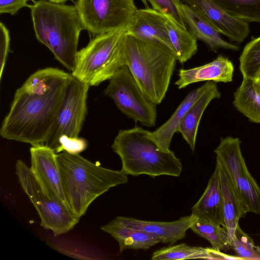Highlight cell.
I'll use <instances>...</instances> for the list:
<instances>
[{
	"label": "cell",
	"instance_id": "cell-1",
	"mask_svg": "<svg viewBox=\"0 0 260 260\" xmlns=\"http://www.w3.org/2000/svg\"><path fill=\"white\" fill-rule=\"evenodd\" d=\"M70 75L56 68L31 75L16 90L1 136L32 146L44 145L54 128Z\"/></svg>",
	"mask_w": 260,
	"mask_h": 260
},
{
	"label": "cell",
	"instance_id": "cell-2",
	"mask_svg": "<svg viewBox=\"0 0 260 260\" xmlns=\"http://www.w3.org/2000/svg\"><path fill=\"white\" fill-rule=\"evenodd\" d=\"M28 7L37 40L51 51L56 59L72 71L80 35L84 29L76 5L39 0Z\"/></svg>",
	"mask_w": 260,
	"mask_h": 260
},
{
	"label": "cell",
	"instance_id": "cell-3",
	"mask_svg": "<svg viewBox=\"0 0 260 260\" xmlns=\"http://www.w3.org/2000/svg\"><path fill=\"white\" fill-rule=\"evenodd\" d=\"M64 193L70 208L80 218L97 198L111 188L127 182L121 170L102 167L79 154H57Z\"/></svg>",
	"mask_w": 260,
	"mask_h": 260
},
{
	"label": "cell",
	"instance_id": "cell-4",
	"mask_svg": "<svg viewBox=\"0 0 260 260\" xmlns=\"http://www.w3.org/2000/svg\"><path fill=\"white\" fill-rule=\"evenodd\" d=\"M176 61L174 53L164 46L126 32L124 64L143 93L156 105L165 97Z\"/></svg>",
	"mask_w": 260,
	"mask_h": 260
},
{
	"label": "cell",
	"instance_id": "cell-5",
	"mask_svg": "<svg viewBox=\"0 0 260 260\" xmlns=\"http://www.w3.org/2000/svg\"><path fill=\"white\" fill-rule=\"evenodd\" d=\"M149 131L139 126L120 130L111 148L120 158L121 171L127 175L178 177L182 163L173 151H163L148 136Z\"/></svg>",
	"mask_w": 260,
	"mask_h": 260
},
{
	"label": "cell",
	"instance_id": "cell-6",
	"mask_svg": "<svg viewBox=\"0 0 260 260\" xmlns=\"http://www.w3.org/2000/svg\"><path fill=\"white\" fill-rule=\"evenodd\" d=\"M126 32L119 29L93 36L78 51L71 75L89 87L109 80L124 64Z\"/></svg>",
	"mask_w": 260,
	"mask_h": 260
},
{
	"label": "cell",
	"instance_id": "cell-7",
	"mask_svg": "<svg viewBox=\"0 0 260 260\" xmlns=\"http://www.w3.org/2000/svg\"><path fill=\"white\" fill-rule=\"evenodd\" d=\"M16 174L22 189L37 210L43 228L57 236L68 233L78 223L80 218L52 194L21 159L16 161Z\"/></svg>",
	"mask_w": 260,
	"mask_h": 260
},
{
	"label": "cell",
	"instance_id": "cell-8",
	"mask_svg": "<svg viewBox=\"0 0 260 260\" xmlns=\"http://www.w3.org/2000/svg\"><path fill=\"white\" fill-rule=\"evenodd\" d=\"M109 80L105 94L122 113L145 126L155 125L157 105L143 93L126 65L121 66Z\"/></svg>",
	"mask_w": 260,
	"mask_h": 260
},
{
	"label": "cell",
	"instance_id": "cell-9",
	"mask_svg": "<svg viewBox=\"0 0 260 260\" xmlns=\"http://www.w3.org/2000/svg\"><path fill=\"white\" fill-rule=\"evenodd\" d=\"M75 5L84 29L93 36L127 30L138 10L134 0H77Z\"/></svg>",
	"mask_w": 260,
	"mask_h": 260
},
{
	"label": "cell",
	"instance_id": "cell-10",
	"mask_svg": "<svg viewBox=\"0 0 260 260\" xmlns=\"http://www.w3.org/2000/svg\"><path fill=\"white\" fill-rule=\"evenodd\" d=\"M238 138H221L214 152L248 212L260 213V187L250 174L241 150Z\"/></svg>",
	"mask_w": 260,
	"mask_h": 260
},
{
	"label": "cell",
	"instance_id": "cell-11",
	"mask_svg": "<svg viewBox=\"0 0 260 260\" xmlns=\"http://www.w3.org/2000/svg\"><path fill=\"white\" fill-rule=\"evenodd\" d=\"M89 88L71 74L54 128L44 145L54 151L61 138L79 137L87 112Z\"/></svg>",
	"mask_w": 260,
	"mask_h": 260
},
{
	"label": "cell",
	"instance_id": "cell-12",
	"mask_svg": "<svg viewBox=\"0 0 260 260\" xmlns=\"http://www.w3.org/2000/svg\"><path fill=\"white\" fill-rule=\"evenodd\" d=\"M30 153V168L36 178L52 194L70 209L63 187L57 153L45 145L32 146Z\"/></svg>",
	"mask_w": 260,
	"mask_h": 260
},
{
	"label": "cell",
	"instance_id": "cell-13",
	"mask_svg": "<svg viewBox=\"0 0 260 260\" xmlns=\"http://www.w3.org/2000/svg\"><path fill=\"white\" fill-rule=\"evenodd\" d=\"M183 1L201 12L230 41L240 44L249 36V23L231 15L212 0Z\"/></svg>",
	"mask_w": 260,
	"mask_h": 260
},
{
	"label": "cell",
	"instance_id": "cell-14",
	"mask_svg": "<svg viewBox=\"0 0 260 260\" xmlns=\"http://www.w3.org/2000/svg\"><path fill=\"white\" fill-rule=\"evenodd\" d=\"M168 18L149 7L138 9L127 32L137 38L160 44L174 53L166 27Z\"/></svg>",
	"mask_w": 260,
	"mask_h": 260
},
{
	"label": "cell",
	"instance_id": "cell-15",
	"mask_svg": "<svg viewBox=\"0 0 260 260\" xmlns=\"http://www.w3.org/2000/svg\"><path fill=\"white\" fill-rule=\"evenodd\" d=\"M115 218L127 226L143 230L155 236L161 243L173 245L186 237V231L190 229L198 217L191 214L172 222L145 221L123 216Z\"/></svg>",
	"mask_w": 260,
	"mask_h": 260
},
{
	"label": "cell",
	"instance_id": "cell-16",
	"mask_svg": "<svg viewBox=\"0 0 260 260\" xmlns=\"http://www.w3.org/2000/svg\"><path fill=\"white\" fill-rule=\"evenodd\" d=\"M234 66L228 57L219 55L212 61L201 66L178 71V79L175 82L178 89L201 81L231 82L233 81Z\"/></svg>",
	"mask_w": 260,
	"mask_h": 260
},
{
	"label": "cell",
	"instance_id": "cell-17",
	"mask_svg": "<svg viewBox=\"0 0 260 260\" xmlns=\"http://www.w3.org/2000/svg\"><path fill=\"white\" fill-rule=\"evenodd\" d=\"M181 13L189 31L197 40L203 42L210 50L217 52L218 49L238 51V45L224 40L210 21L197 9L182 3Z\"/></svg>",
	"mask_w": 260,
	"mask_h": 260
},
{
	"label": "cell",
	"instance_id": "cell-18",
	"mask_svg": "<svg viewBox=\"0 0 260 260\" xmlns=\"http://www.w3.org/2000/svg\"><path fill=\"white\" fill-rule=\"evenodd\" d=\"M216 165L219 172L224 223L232 240L240 219L244 217L248 211L227 172L217 160Z\"/></svg>",
	"mask_w": 260,
	"mask_h": 260
},
{
	"label": "cell",
	"instance_id": "cell-19",
	"mask_svg": "<svg viewBox=\"0 0 260 260\" xmlns=\"http://www.w3.org/2000/svg\"><path fill=\"white\" fill-rule=\"evenodd\" d=\"M220 96L216 83L209 81L207 88L191 106L180 124L178 133L182 135L193 152L202 115L210 103L213 100L220 99Z\"/></svg>",
	"mask_w": 260,
	"mask_h": 260
},
{
	"label": "cell",
	"instance_id": "cell-20",
	"mask_svg": "<svg viewBox=\"0 0 260 260\" xmlns=\"http://www.w3.org/2000/svg\"><path fill=\"white\" fill-rule=\"evenodd\" d=\"M209 81L191 91L176 109L171 117L153 132L149 131L148 137L163 151H169L170 144L175 133H178L180 124L186 112L197 99L207 88Z\"/></svg>",
	"mask_w": 260,
	"mask_h": 260
},
{
	"label": "cell",
	"instance_id": "cell-21",
	"mask_svg": "<svg viewBox=\"0 0 260 260\" xmlns=\"http://www.w3.org/2000/svg\"><path fill=\"white\" fill-rule=\"evenodd\" d=\"M191 214L211 220L225 228L219 172L216 165L204 192L191 208Z\"/></svg>",
	"mask_w": 260,
	"mask_h": 260
},
{
	"label": "cell",
	"instance_id": "cell-22",
	"mask_svg": "<svg viewBox=\"0 0 260 260\" xmlns=\"http://www.w3.org/2000/svg\"><path fill=\"white\" fill-rule=\"evenodd\" d=\"M101 229L117 241L120 252L128 249L147 250L160 242L155 236L143 230L127 226L116 218L101 227Z\"/></svg>",
	"mask_w": 260,
	"mask_h": 260
},
{
	"label": "cell",
	"instance_id": "cell-23",
	"mask_svg": "<svg viewBox=\"0 0 260 260\" xmlns=\"http://www.w3.org/2000/svg\"><path fill=\"white\" fill-rule=\"evenodd\" d=\"M202 258L208 259H242L238 256L226 254L213 248L189 246L185 243L164 247L155 251L152 260H183Z\"/></svg>",
	"mask_w": 260,
	"mask_h": 260
},
{
	"label": "cell",
	"instance_id": "cell-24",
	"mask_svg": "<svg viewBox=\"0 0 260 260\" xmlns=\"http://www.w3.org/2000/svg\"><path fill=\"white\" fill-rule=\"evenodd\" d=\"M233 105L250 121L260 123V91L256 88L252 79L243 77L234 93Z\"/></svg>",
	"mask_w": 260,
	"mask_h": 260
},
{
	"label": "cell",
	"instance_id": "cell-25",
	"mask_svg": "<svg viewBox=\"0 0 260 260\" xmlns=\"http://www.w3.org/2000/svg\"><path fill=\"white\" fill-rule=\"evenodd\" d=\"M166 27L177 60L183 64L196 54L197 39L192 33L168 18Z\"/></svg>",
	"mask_w": 260,
	"mask_h": 260
},
{
	"label": "cell",
	"instance_id": "cell-26",
	"mask_svg": "<svg viewBox=\"0 0 260 260\" xmlns=\"http://www.w3.org/2000/svg\"><path fill=\"white\" fill-rule=\"evenodd\" d=\"M190 229L208 241L216 250L226 251L232 248V240L226 229L211 220L198 217Z\"/></svg>",
	"mask_w": 260,
	"mask_h": 260
},
{
	"label": "cell",
	"instance_id": "cell-27",
	"mask_svg": "<svg viewBox=\"0 0 260 260\" xmlns=\"http://www.w3.org/2000/svg\"><path fill=\"white\" fill-rule=\"evenodd\" d=\"M228 13L247 23H260V0H212Z\"/></svg>",
	"mask_w": 260,
	"mask_h": 260
},
{
	"label": "cell",
	"instance_id": "cell-28",
	"mask_svg": "<svg viewBox=\"0 0 260 260\" xmlns=\"http://www.w3.org/2000/svg\"><path fill=\"white\" fill-rule=\"evenodd\" d=\"M260 68V36L244 47L239 57V69L243 77L252 78Z\"/></svg>",
	"mask_w": 260,
	"mask_h": 260
},
{
	"label": "cell",
	"instance_id": "cell-29",
	"mask_svg": "<svg viewBox=\"0 0 260 260\" xmlns=\"http://www.w3.org/2000/svg\"><path fill=\"white\" fill-rule=\"evenodd\" d=\"M232 243V248L242 259H260V253L252 239L241 230L239 225L235 230Z\"/></svg>",
	"mask_w": 260,
	"mask_h": 260
},
{
	"label": "cell",
	"instance_id": "cell-30",
	"mask_svg": "<svg viewBox=\"0 0 260 260\" xmlns=\"http://www.w3.org/2000/svg\"><path fill=\"white\" fill-rule=\"evenodd\" d=\"M154 10L163 14L181 27L186 28L181 13V0H147Z\"/></svg>",
	"mask_w": 260,
	"mask_h": 260
},
{
	"label": "cell",
	"instance_id": "cell-31",
	"mask_svg": "<svg viewBox=\"0 0 260 260\" xmlns=\"http://www.w3.org/2000/svg\"><path fill=\"white\" fill-rule=\"evenodd\" d=\"M87 147L86 140L81 138H69L63 137L59 139L55 149L56 153L66 152L73 154H79Z\"/></svg>",
	"mask_w": 260,
	"mask_h": 260
},
{
	"label": "cell",
	"instance_id": "cell-32",
	"mask_svg": "<svg viewBox=\"0 0 260 260\" xmlns=\"http://www.w3.org/2000/svg\"><path fill=\"white\" fill-rule=\"evenodd\" d=\"M10 37L9 30L2 22L0 23V79L1 80L7 59Z\"/></svg>",
	"mask_w": 260,
	"mask_h": 260
},
{
	"label": "cell",
	"instance_id": "cell-33",
	"mask_svg": "<svg viewBox=\"0 0 260 260\" xmlns=\"http://www.w3.org/2000/svg\"><path fill=\"white\" fill-rule=\"evenodd\" d=\"M31 0H0V14L15 15L22 8L28 7L27 2Z\"/></svg>",
	"mask_w": 260,
	"mask_h": 260
},
{
	"label": "cell",
	"instance_id": "cell-34",
	"mask_svg": "<svg viewBox=\"0 0 260 260\" xmlns=\"http://www.w3.org/2000/svg\"><path fill=\"white\" fill-rule=\"evenodd\" d=\"M252 79L253 80L254 84L256 88L258 90L260 91V68L257 71Z\"/></svg>",
	"mask_w": 260,
	"mask_h": 260
},
{
	"label": "cell",
	"instance_id": "cell-35",
	"mask_svg": "<svg viewBox=\"0 0 260 260\" xmlns=\"http://www.w3.org/2000/svg\"><path fill=\"white\" fill-rule=\"evenodd\" d=\"M51 2L57 3H65L66 2H67L69 0H48Z\"/></svg>",
	"mask_w": 260,
	"mask_h": 260
},
{
	"label": "cell",
	"instance_id": "cell-36",
	"mask_svg": "<svg viewBox=\"0 0 260 260\" xmlns=\"http://www.w3.org/2000/svg\"><path fill=\"white\" fill-rule=\"evenodd\" d=\"M145 6L146 7H148L147 5V0H140Z\"/></svg>",
	"mask_w": 260,
	"mask_h": 260
},
{
	"label": "cell",
	"instance_id": "cell-37",
	"mask_svg": "<svg viewBox=\"0 0 260 260\" xmlns=\"http://www.w3.org/2000/svg\"><path fill=\"white\" fill-rule=\"evenodd\" d=\"M256 248L257 250L260 253V246H256Z\"/></svg>",
	"mask_w": 260,
	"mask_h": 260
}]
</instances>
